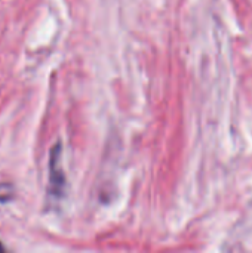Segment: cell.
I'll list each match as a JSON object with an SVG mask.
<instances>
[{
    "instance_id": "7a4b0ae2",
    "label": "cell",
    "mask_w": 252,
    "mask_h": 253,
    "mask_svg": "<svg viewBox=\"0 0 252 253\" xmlns=\"http://www.w3.org/2000/svg\"><path fill=\"white\" fill-rule=\"evenodd\" d=\"M0 252H3V246L0 245Z\"/></svg>"
},
{
    "instance_id": "6da1fadb",
    "label": "cell",
    "mask_w": 252,
    "mask_h": 253,
    "mask_svg": "<svg viewBox=\"0 0 252 253\" xmlns=\"http://www.w3.org/2000/svg\"><path fill=\"white\" fill-rule=\"evenodd\" d=\"M59 145H56L50 153V176H49V191L52 196H59L62 193L64 179H62V169L59 166Z\"/></svg>"
}]
</instances>
